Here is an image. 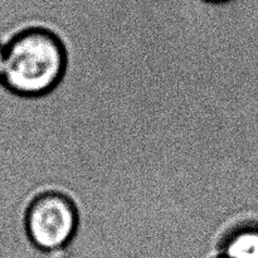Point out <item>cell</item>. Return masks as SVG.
<instances>
[{"label":"cell","instance_id":"6","mask_svg":"<svg viewBox=\"0 0 258 258\" xmlns=\"http://www.w3.org/2000/svg\"><path fill=\"white\" fill-rule=\"evenodd\" d=\"M216 258H219V257H216Z\"/></svg>","mask_w":258,"mask_h":258},{"label":"cell","instance_id":"3","mask_svg":"<svg viewBox=\"0 0 258 258\" xmlns=\"http://www.w3.org/2000/svg\"><path fill=\"white\" fill-rule=\"evenodd\" d=\"M219 258H258V221H249L232 229L222 241Z\"/></svg>","mask_w":258,"mask_h":258},{"label":"cell","instance_id":"2","mask_svg":"<svg viewBox=\"0 0 258 258\" xmlns=\"http://www.w3.org/2000/svg\"><path fill=\"white\" fill-rule=\"evenodd\" d=\"M78 212L67 196L45 191L30 202L25 213V232L33 247L43 254H55L72 242Z\"/></svg>","mask_w":258,"mask_h":258},{"label":"cell","instance_id":"1","mask_svg":"<svg viewBox=\"0 0 258 258\" xmlns=\"http://www.w3.org/2000/svg\"><path fill=\"white\" fill-rule=\"evenodd\" d=\"M66 67L62 43L49 30L29 28L5 44L3 83L10 92L42 96L57 86Z\"/></svg>","mask_w":258,"mask_h":258},{"label":"cell","instance_id":"4","mask_svg":"<svg viewBox=\"0 0 258 258\" xmlns=\"http://www.w3.org/2000/svg\"><path fill=\"white\" fill-rule=\"evenodd\" d=\"M5 71V44L0 42V85L3 83Z\"/></svg>","mask_w":258,"mask_h":258},{"label":"cell","instance_id":"5","mask_svg":"<svg viewBox=\"0 0 258 258\" xmlns=\"http://www.w3.org/2000/svg\"><path fill=\"white\" fill-rule=\"evenodd\" d=\"M209 2H226V0H209Z\"/></svg>","mask_w":258,"mask_h":258}]
</instances>
